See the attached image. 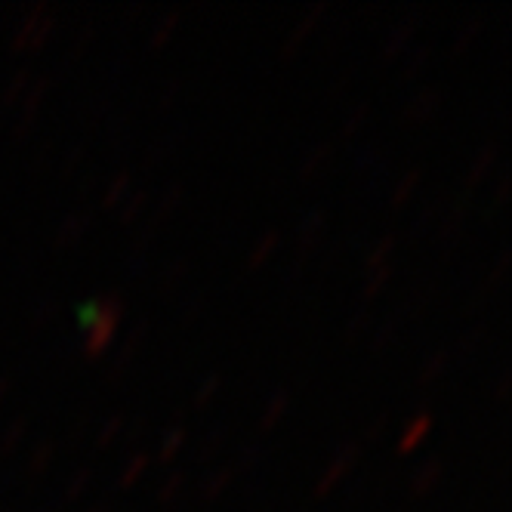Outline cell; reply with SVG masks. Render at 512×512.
<instances>
[{
	"instance_id": "obj_53",
	"label": "cell",
	"mask_w": 512,
	"mask_h": 512,
	"mask_svg": "<svg viewBox=\"0 0 512 512\" xmlns=\"http://www.w3.org/2000/svg\"><path fill=\"white\" fill-rule=\"evenodd\" d=\"M509 389H512V371H509V368H503V371H500V377H497V383H494V398H506V395H509Z\"/></svg>"
},
{
	"instance_id": "obj_31",
	"label": "cell",
	"mask_w": 512,
	"mask_h": 512,
	"mask_svg": "<svg viewBox=\"0 0 512 512\" xmlns=\"http://www.w3.org/2000/svg\"><path fill=\"white\" fill-rule=\"evenodd\" d=\"M509 263H512V250H509V244H503L500 250H497V260H494V266H491V272L485 275V284L479 287V297H485V294H491V290L506 278V272H509Z\"/></svg>"
},
{
	"instance_id": "obj_30",
	"label": "cell",
	"mask_w": 512,
	"mask_h": 512,
	"mask_svg": "<svg viewBox=\"0 0 512 512\" xmlns=\"http://www.w3.org/2000/svg\"><path fill=\"white\" fill-rule=\"evenodd\" d=\"M392 250H395V235H380L371 247H368V253H364V269H377V266H386V263H392Z\"/></svg>"
},
{
	"instance_id": "obj_4",
	"label": "cell",
	"mask_w": 512,
	"mask_h": 512,
	"mask_svg": "<svg viewBox=\"0 0 512 512\" xmlns=\"http://www.w3.org/2000/svg\"><path fill=\"white\" fill-rule=\"evenodd\" d=\"M358 442H343L337 451H334V457L327 460V466L321 469V475L315 479V488H312V494L315 497H327L334 488H340V482L349 475V469L355 466V460H358Z\"/></svg>"
},
{
	"instance_id": "obj_29",
	"label": "cell",
	"mask_w": 512,
	"mask_h": 512,
	"mask_svg": "<svg viewBox=\"0 0 512 512\" xmlns=\"http://www.w3.org/2000/svg\"><path fill=\"white\" fill-rule=\"evenodd\" d=\"M28 87H31V68H16L13 75L7 78L4 90H0V102H4V105H16L25 96Z\"/></svg>"
},
{
	"instance_id": "obj_32",
	"label": "cell",
	"mask_w": 512,
	"mask_h": 512,
	"mask_svg": "<svg viewBox=\"0 0 512 512\" xmlns=\"http://www.w3.org/2000/svg\"><path fill=\"white\" fill-rule=\"evenodd\" d=\"M28 414H16L7 426H4V432H0V454H10L22 438L28 435Z\"/></svg>"
},
{
	"instance_id": "obj_11",
	"label": "cell",
	"mask_w": 512,
	"mask_h": 512,
	"mask_svg": "<svg viewBox=\"0 0 512 512\" xmlns=\"http://www.w3.org/2000/svg\"><path fill=\"white\" fill-rule=\"evenodd\" d=\"M432 426H435V417H432V411H417L408 423H405V429H401V435H398V445H395V454H411L414 448H420L426 438H429V432H432Z\"/></svg>"
},
{
	"instance_id": "obj_10",
	"label": "cell",
	"mask_w": 512,
	"mask_h": 512,
	"mask_svg": "<svg viewBox=\"0 0 512 512\" xmlns=\"http://www.w3.org/2000/svg\"><path fill=\"white\" fill-rule=\"evenodd\" d=\"M442 102H445V87H442V84H429V87L417 90L414 99L405 105V121H408V124H423V121H429V118L438 112V108H442Z\"/></svg>"
},
{
	"instance_id": "obj_28",
	"label": "cell",
	"mask_w": 512,
	"mask_h": 512,
	"mask_svg": "<svg viewBox=\"0 0 512 512\" xmlns=\"http://www.w3.org/2000/svg\"><path fill=\"white\" fill-rule=\"evenodd\" d=\"M149 198H152V189L149 186H139L133 192H127V198L118 204L121 207V223H136V219L142 216V210L149 207Z\"/></svg>"
},
{
	"instance_id": "obj_52",
	"label": "cell",
	"mask_w": 512,
	"mask_h": 512,
	"mask_svg": "<svg viewBox=\"0 0 512 512\" xmlns=\"http://www.w3.org/2000/svg\"><path fill=\"white\" fill-rule=\"evenodd\" d=\"M263 457V451H260V445H256V442H247L244 448H241V454H238V463H235V469L241 466H250V463H256V460H260Z\"/></svg>"
},
{
	"instance_id": "obj_1",
	"label": "cell",
	"mask_w": 512,
	"mask_h": 512,
	"mask_svg": "<svg viewBox=\"0 0 512 512\" xmlns=\"http://www.w3.org/2000/svg\"><path fill=\"white\" fill-rule=\"evenodd\" d=\"M124 315H127V303L118 290H108V294L93 297L81 306L78 321L84 327V355L87 358L102 355L108 346L115 343Z\"/></svg>"
},
{
	"instance_id": "obj_34",
	"label": "cell",
	"mask_w": 512,
	"mask_h": 512,
	"mask_svg": "<svg viewBox=\"0 0 512 512\" xmlns=\"http://www.w3.org/2000/svg\"><path fill=\"white\" fill-rule=\"evenodd\" d=\"M124 426H127V417H124V414H108V417L99 423L96 435H93V445H96V448H108V445H112L115 438L124 432Z\"/></svg>"
},
{
	"instance_id": "obj_16",
	"label": "cell",
	"mask_w": 512,
	"mask_h": 512,
	"mask_svg": "<svg viewBox=\"0 0 512 512\" xmlns=\"http://www.w3.org/2000/svg\"><path fill=\"white\" fill-rule=\"evenodd\" d=\"M414 34H417V16H408V19H401L389 34H386V41H383V56H398L401 50H405L411 41H414Z\"/></svg>"
},
{
	"instance_id": "obj_42",
	"label": "cell",
	"mask_w": 512,
	"mask_h": 512,
	"mask_svg": "<svg viewBox=\"0 0 512 512\" xmlns=\"http://www.w3.org/2000/svg\"><path fill=\"white\" fill-rule=\"evenodd\" d=\"M182 488H186V472H182V469H170L167 479L158 485V500L161 503H173L182 494Z\"/></svg>"
},
{
	"instance_id": "obj_15",
	"label": "cell",
	"mask_w": 512,
	"mask_h": 512,
	"mask_svg": "<svg viewBox=\"0 0 512 512\" xmlns=\"http://www.w3.org/2000/svg\"><path fill=\"white\" fill-rule=\"evenodd\" d=\"M189 442V429H186V423H182V417H176L164 432H161V442H158V451H155V457L158 460H173L176 454H179V448Z\"/></svg>"
},
{
	"instance_id": "obj_20",
	"label": "cell",
	"mask_w": 512,
	"mask_h": 512,
	"mask_svg": "<svg viewBox=\"0 0 512 512\" xmlns=\"http://www.w3.org/2000/svg\"><path fill=\"white\" fill-rule=\"evenodd\" d=\"M235 475H238L235 463H226V466L210 469V472H207V479L201 482V497H204V500H216L219 494H223V491L235 482Z\"/></svg>"
},
{
	"instance_id": "obj_13",
	"label": "cell",
	"mask_w": 512,
	"mask_h": 512,
	"mask_svg": "<svg viewBox=\"0 0 512 512\" xmlns=\"http://www.w3.org/2000/svg\"><path fill=\"white\" fill-rule=\"evenodd\" d=\"M179 19H182V10H167L155 19V25L149 28V38H145V44H149V50H161L173 41V34L179 28Z\"/></svg>"
},
{
	"instance_id": "obj_50",
	"label": "cell",
	"mask_w": 512,
	"mask_h": 512,
	"mask_svg": "<svg viewBox=\"0 0 512 512\" xmlns=\"http://www.w3.org/2000/svg\"><path fill=\"white\" fill-rule=\"evenodd\" d=\"M53 145H56V133H47V136L38 142V149H34V161H31V167H34V170L41 167V161H47V158H50Z\"/></svg>"
},
{
	"instance_id": "obj_46",
	"label": "cell",
	"mask_w": 512,
	"mask_h": 512,
	"mask_svg": "<svg viewBox=\"0 0 512 512\" xmlns=\"http://www.w3.org/2000/svg\"><path fill=\"white\" fill-rule=\"evenodd\" d=\"M84 161H87V145H71V149L65 152V158H62V173L71 176Z\"/></svg>"
},
{
	"instance_id": "obj_23",
	"label": "cell",
	"mask_w": 512,
	"mask_h": 512,
	"mask_svg": "<svg viewBox=\"0 0 512 512\" xmlns=\"http://www.w3.org/2000/svg\"><path fill=\"white\" fill-rule=\"evenodd\" d=\"M127 192H130V170L112 173V179L105 182V189H102V195H99V207H105V210L118 207V204L127 198Z\"/></svg>"
},
{
	"instance_id": "obj_59",
	"label": "cell",
	"mask_w": 512,
	"mask_h": 512,
	"mask_svg": "<svg viewBox=\"0 0 512 512\" xmlns=\"http://www.w3.org/2000/svg\"><path fill=\"white\" fill-rule=\"evenodd\" d=\"M4 512H13V509H4Z\"/></svg>"
},
{
	"instance_id": "obj_14",
	"label": "cell",
	"mask_w": 512,
	"mask_h": 512,
	"mask_svg": "<svg viewBox=\"0 0 512 512\" xmlns=\"http://www.w3.org/2000/svg\"><path fill=\"white\" fill-rule=\"evenodd\" d=\"M278 244H281V229H266L263 235H256V241L247 247V256H244L247 269H260L269 260V256L275 253Z\"/></svg>"
},
{
	"instance_id": "obj_49",
	"label": "cell",
	"mask_w": 512,
	"mask_h": 512,
	"mask_svg": "<svg viewBox=\"0 0 512 512\" xmlns=\"http://www.w3.org/2000/svg\"><path fill=\"white\" fill-rule=\"evenodd\" d=\"M108 108H112V99H105V96H102V99H96L90 108H84V121H87V124H90V121H93V124H99V121L108 115Z\"/></svg>"
},
{
	"instance_id": "obj_17",
	"label": "cell",
	"mask_w": 512,
	"mask_h": 512,
	"mask_svg": "<svg viewBox=\"0 0 512 512\" xmlns=\"http://www.w3.org/2000/svg\"><path fill=\"white\" fill-rule=\"evenodd\" d=\"M189 272H192V256L189 253L173 256V260L167 263V269H164V275H161V281H158V290H161L164 297L173 294V290L189 278Z\"/></svg>"
},
{
	"instance_id": "obj_19",
	"label": "cell",
	"mask_w": 512,
	"mask_h": 512,
	"mask_svg": "<svg viewBox=\"0 0 512 512\" xmlns=\"http://www.w3.org/2000/svg\"><path fill=\"white\" fill-rule=\"evenodd\" d=\"M497 142H488V145H482L479 152L472 155V161H469V167H466V186L472 189L475 182H482L485 179V173H491V167L497 164Z\"/></svg>"
},
{
	"instance_id": "obj_38",
	"label": "cell",
	"mask_w": 512,
	"mask_h": 512,
	"mask_svg": "<svg viewBox=\"0 0 512 512\" xmlns=\"http://www.w3.org/2000/svg\"><path fill=\"white\" fill-rule=\"evenodd\" d=\"M371 118V102L368 99H361V102H355L352 105V112L343 118V124H340V136L346 139V136H352V133H358L361 130V124Z\"/></svg>"
},
{
	"instance_id": "obj_40",
	"label": "cell",
	"mask_w": 512,
	"mask_h": 512,
	"mask_svg": "<svg viewBox=\"0 0 512 512\" xmlns=\"http://www.w3.org/2000/svg\"><path fill=\"white\" fill-rule=\"evenodd\" d=\"M226 429L219 426V429H213V432H207L204 438H201V445H198V451H195V457H198V463H207L213 454H219L223 451V445H226Z\"/></svg>"
},
{
	"instance_id": "obj_8",
	"label": "cell",
	"mask_w": 512,
	"mask_h": 512,
	"mask_svg": "<svg viewBox=\"0 0 512 512\" xmlns=\"http://www.w3.org/2000/svg\"><path fill=\"white\" fill-rule=\"evenodd\" d=\"M327 7H331L327 0H318V4H312V7L297 19V25H290V31L284 34V41H281V47H278L281 56H294V53L303 47V41L318 28V22H321V16L327 13Z\"/></svg>"
},
{
	"instance_id": "obj_58",
	"label": "cell",
	"mask_w": 512,
	"mask_h": 512,
	"mask_svg": "<svg viewBox=\"0 0 512 512\" xmlns=\"http://www.w3.org/2000/svg\"><path fill=\"white\" fill-rule=\"evenodd\" d=\"M84 512H112V500H96V503L87 506Z\"/></svg>"
},
{
	"instance_id": "obj_44",
	"label": "cell",
	"mask_w": 512,
	"mask_h": 512,
	"mask_svg": "<svg viewBox=\"0 0 512 512\" xmlns=\"http://www.w3.org/2000/svg\"><path fill=\"white\" fill-rule=\"evenodd\" d=\"M482 337H485V324L469 327V331H463L460 340H457V352H460V355H472L475 349L482 346Z\"/></svg>"
},
{
	"instance_id": "obj_54",
	"label": "cell",
	"mask_w": 512,
	"mask_h": 512,
	"mask_svg": "<svg viewBox=\"0 0 512 512\" xmlns=\"http://www.w3.org/2000/svg\"><path fill=\"white\" fill-rule=\"evenodd\" d=\"M179 87H182V78H179V75H173V78L161 87V102H164V105H170V102L176 99Z\"/></svg>"
},
{
	"instance_id": "obj_33",
	"label": "cell",
	"mask_w": 512,
	"mask_h": 512,
	"mask_svg": "<svg viewBox=\"0 0 512 512\" xmlns=\"http://www.w3.org/2000/svg\"><path fill=\"white\" fill-rule=\"evenodd\" d=\"M331 155H334V145L331 142H318V145H312V149L303 155V161H300V176L306 179V176H312V173H318L327 161H331Z\"/></svg>"
},
{
	"instance_id": "obj_21",
	"label": "cell",
	"mask_w": 512,
	"mask_h": 512,
	"mask_svg": "<svg viewBox=\"0 0 512 512\" xmlns=\"http://www.w3.org/2000/svg\"><path fill=\"white\" fill-rule=\"evenodd\" d=\"M53 457H56V438H38V442L31 445V454H28V460H25V469L31 472V475H41V472H47L50 469V463H53Z\"/></svg>"
},
{
	"instance_id": "obj_27",
	"label": "cell",
	"mask_w": 512,
	"mask_h": 512,
	"mask_svg": "<svg viewBox=\"0 0 512 512\" xmlns=\"http://www.w3.org/2000/svg\"><path fill=\"white\" fill-rule=\"evenodd\" d=\"M448 361H451V349H448V346H435V349L423 358L420 371H417V380H420V383H432L435 377H442V371L448 368Z\"/></svg>"
},
{
	"instance_id": "obj_47",
	"label": "cell",
	"mask_w": 512,
	"mask_h": 512,
	"mask_svg": "<svg viewBox=\"0 0 512 512\" xmlns=\"http://www.w3.org/2000/svg\"><path fill=\"white\" fill-rule=\"evenodd\" d=\"M204 306H207V294H204V290H195V294L186 300V306H182V315L179 318L189 324V321H195L204 312Z\"/></svg>"
},
{
	"instance_id": "obj_6",
	"label": "cell",
	"mask_w": 512,
	"mask_h": 512,
	"mask_svg": "<svg viewBox=\"0 0 512 512\" xmlns=\"http://www.w3.org/2000/svg\"><path fill=\"white\" fill-rule=\"evenodd\" d=\"M324 223H327V207H321V204H318V207H312V210L303 216L300 232H297V256H294V263L287 266V272H294V278L306 269L309 253H312V247H315V241H318V235H321Z\"/></svg>"
},
{
	"instance_id": "obj_55",
	"label": "cell",
	"mask_w": 512,
	"mask_h": 512,
	"mask_svg": "<svg viewBox=\"0 0 512 512\" xmlns=\"http://www.w3.org/2000/svg\"><path fill=\"white\" fill-rule=\"evenodd\" d=\"M93 186H96V173H93V170H87V173H84V179L78 182V195H87Z\"/></svg>"
},
{
	"instance_id": "obj_25",
	"label": "cell",
	"mask_w": 512,
	"mask_h": 512,
	"mask_svg": "<svg viewBox=\"0 0 512 512\" xmlns=\"http://www.w3.org/2000/svg\"><path fill=\"white\" fill-rule=\"evenodd\" d=\"M392 263H386V266H377V269H371V272H364V284H361V303H371V300H377L383 290L389 287V281H392Z\"/></svg>"
},
{
	"instance_id": "obj_45",
	"label": "cell",
	"mask_w": 512,
	"mask_h": 512,
	"mask_svg": "<svg viewBox=\"0 0 512 512\" xmlns=\"http://www.w3.org/2000/svg\"><path fill=\"white\" fill-rule=\"evenodd\" d=\"M429 44H423V47H417V50H411V56L405 59V65H401V81H408L411 75H417V71L429 62Z\"/></svg>"
},
{
	"instance_id": "obj_36",
	"label": "cell",
	"mask_w": 512,
	"mask_h": 512,
	"mask_svg": "<svg viewBox=\"0 0 512 512\" xmlns=\"http://www.w3.org/2000/svg\"><path fill=\"white\" fill-rule=\"evenodd\" d=\"M482 28H485V16H475V19H469L466 25H460V31L454 34V53H466L469 47H472V41L479 38L482 34Z\"/></svg>"
},
{
	"instance_id": "obj_35",
	"label": "cell",
	"mask_w": 512,
	"mask_h": 512,
	"mask_svg": "<svg viewBox=\"0 0 512 512\" xmlns=\"http://www.w3.org/2000/svg\"><path fill=\"white\" fill-rule=\"evenodd\" d=\"M90 485H93V466H78L75 472H71V479L65 482L62 497L65 500H78Z\"/></svg>"
},
{
	"instance_id": "obj_48",
	"label": "cell",
	"mask_w": 512,
	"mask_h": 512,
	"mask_svg": "<svg viewBox=\"0 0 512 512\" xmlns=\"http://www.w3.org/2000/svg\"><path fill=\"white\" fill-rule=\"evenodd\" d=\"M506 201H509V170H500V176H497V189H494V195H491L488 210L494 213V210H500Z\"/></svg>"
},
{
	"instance_id": "obj_18",
	"label": "cell",
	"mask_w": 512,
	"mask_h": 512,
	"mask_svg": "<svg viewBox=\"0 0 512 512\" xmlns=\"http://www.w3.org/2000/svg\"><path fill=\"white\" fill-rule=\"evenodd\" d=\"M290 408H294V398H290L287 389H275L269 395V401L263 405V414H260V429H272L278 420H284L290 414Z\"/></svg>"
},
{
	"instance_id": "obj_24",
	"label": "cell",
	"mask_w": 512,
	"mask_h": 512,
	"mask_svg": "<svg viewBox=\"0 0 512 512\" xmlns=\"http://www.w3.org/2000/svg\"><path fill=\"white\" fill-rule=\"evenodd\" d=\"M469 210H472V198H469V195H460V198L451 204V210L445 213L442 226H438V238H451V235H457V232L463 229V223H466Z\"/></svg>"
},
{
	"instance_id": "obj_7",
	"label": "cell",
	"mask_w": 512,
	"mask_h": 512,
	"mask_svg": "<svg viewBox=\"0 0 512 512\" xmlns=\"http://www.w3.org/2000/svg\"><path fill=\"white\" fill-rule=\"evenodd\" d=\"M145 337H149V318H139V321L130 327V331H127V337L121 340V346H118L112 364H108V371H105V380H108V383H115V380L124 377V371L130 368V361L139 355Z\"/></svg>"
},
{
	"instance_id": "obj_5",
	"label": "cell",
	"mask_w": 512,
	"mask_h": 512,
	"mask_svg": "<svg viewBox=\"0 0 512 512\" xmlns=\"http://www.w3.org/2000/svg\"><path fill=\"white\" fill-rule=\"evenodd\" d=\"M50 90H53V75H41V78L31 81V87L19 99V112H16V121H13V133L16 136H25L34 127V121H38Z\"/></svg>"
},
{
	"instance_id": "obj_2",
	"label": "cell",
	"mask_w": 512,
	"mask_h": 512,
	"mask_svg": "<svg viewBox=\"0 0 512 512\" xmlns=\"http://www.w3.org/2000/svg\"><path fill=\"white\" fill-rule=\"evenodd\" d=\"M53 31H56V13L50 10L47 0H38V4H31L13 34H10V50L22 53V50H41L50 38H53Z\"/></svg>"
},
{
	"instance_id": "obj_37",
	"label": "cell",
	"mask_w": 512,
	"mask_h": 512,
	"mask_svg": "<svg viewBox=\"0 0 512 512\" xmlns=\"http://www.w3.org/2000/svg\"><path fill=\"white\" fill-rule=\"evenodd\" d=\"M401 312H395V315H389L386 321H380L377 324V331H374V337H371V349L374 352H380V349H386L392 340H395V334H398V324H401Z\"/></svg>"
},
{
	"instance_id": "obj_39",
	"label": "cell",
	"mask_w": 512,
	"mask_h": 512,
	"mask_svg": "<svg viewBox=\"0 0 512 512\" xmlns=\"http://www.w3.org/2000/svg\"><path fill=\"white\" fill-rule=\"evenodd\" d=\"M371 327V309L368 306H361V309H355L352 315H349V321H346V327H343V340L346 343H355L364 331Z\"/></svg>"
},
{
	"instance_id": "obj_3",
	"label": "cell",
	"mask_w": 512,
	"mask_h": 512,
	"mask_svg": "<svg viewBox=\"0 0 512 512\" xmlns=\"http://www.w3.org/2000/svg\"><path fill=\"white\" fill-rule=\"evenodd\" d=\"M182 192H186V182L182 179H170L167 186H164V192H161V198H158V204H155V210L149 213V219L142 223V229L133 235V250H145V244H149L155 235H158V229L164 226V219L176 210V204L182 201Z\"/></svg>"
},
{
	"instance_id": "obj_51",
	"label": "cell",
	"mask_w": 512,
	"mask_h": 512,
	"mask_svg": "<svg viewBox=\"0 0 512 512\" xmlns=\"http://www.w3.org/2000/svg\"><path fill=\"white\" fill-rule=\"evenodd\" d=\"M90 41H96V25H93V22H87V25L78 31V38H75V47H71V53L81 56V53L90 47Z\"/></svg>"
},
{
	"instance_id": "obj_57",
	"label": "cell",
	"mask_w": 512,
	"mask_h": 512,
	"mask_svg": "<svg viewBox=\"0 0 512 512\" xmlns=\"http://www.w3.org/2000/svg\"><path fill=\"white\" fill-rule=\"evenodd\" d=\"M13 389V377L10 374H0V401H4Z\"/></svg>"
},
{
	"instance_id": "obj_26",
	"label": "cell",
	"mask_w": 512,
	"mask_h": 512,
	"mask_svg": "<svg viewBox=\"0 0 512 512\" xmlns=\"http://www.w3.org/2000/svg\"><path fill=\"white\" fill-rule=\"evenodd\" d=\"M149 463H152V454L149 451H133L130 457H127V463L118 469V488H133L139 479H142V472L149 469Z\"/></svg>"
},
{
	"instance_id": "obj_22",
	"label": "cell",
	"mask_w": 512,
	"mask_h": 512,
	"mask_svg": "<svg viewBox=\"0 0 512 512\" xmlns=\"http://www.w3.org/2000/svg\"><path fill=\"white\" fill-rule=\"evenodd\" d=\"M420 182H423V164H414V167H408L405 173L398 176V182L392 186V195H389V201L398 207V204H405L408 198H414V192L420 189Z\"/></svg>"
},
{
	"instance_id": "obj_12",
	"label": "cell",
	"mask_w": 512,
	"mask_h": 512,
	"mask_svg": "<svg viewBox=\"0 0 512 512\" xmlns=\"http://www.w3.org/2000/svg\"><path fill=\"white\" fill-rule=\"evenodd\" d=\"M445 479V460L442 457H429L414 475H411V494L414 497H426L432 494Z\"/></svg>"
},
{
	"instance_id": "obj_9",
	"label": "cell",
	"mask_w": 512,
	"mask_h": 512,
	"mask_svg": "<svg viewBox=\"0 0 512 512\" xmlns=\"http://www.w3.org/2000/svg\"><path fill=\"white\" fill-rule=\"evenodd\" d=\"M90 229H93V213H90V210H71L68 216L59 219V226H56L50 244H53L56 250L71 247V244H78Z\"/></svg>"
},
{
	"instance_id": "obj_56",
	"label": "cell",
	"mask_w": 512,
	"mask_h": 512,
	"mask_svg": "<svg viewBox=\"0 0 512 512\" xmlns=\"http://www.w3.org/2000/svg\"><path fill=\"white\" fill-rule=\"evenodd\" d=\"M383 426H386V414H380V417H374V423H371L368 429H364V438H377Z\"/></svg>"
},
{
	"instance_id": "obj_43",
	"label": "cell",
	"mask_w": 512,
	"mask_h": 512,
	"mask_svg": "<svg viewBox=\"0 0 512 512\" xmlns=\"http://www.w3.org/2000/svg\"><path fill=\"white\" fill-rule=\"evenodd\" d=\"M219 389H223V374H219V371H210V374L198 383V389H195V405H210V401L219 395Z\"/></svg>"
},
{
	"instance_id": "obj_41",
	"label": "cell",
	"mask_w": 512,
	"mask_h": 512,
	"mask_svg": "<svg viewBox=\"0 0 512 512\" xmlns=\"http://www.w3.org/2000/svg\"><path fill=\"white\" fill-rule=\"evenodd\" d=\"M59 312V303L53 300V297H47L44 303H38L31 309V315H28V334H38L41 327H47L50 324V318Z\"/></svg>"
}]
</instances>
